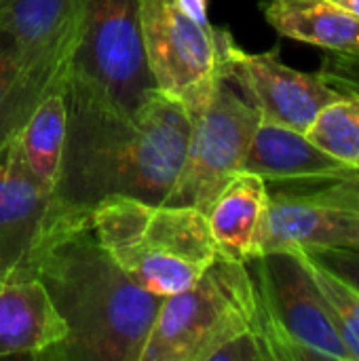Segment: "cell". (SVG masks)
<instances>
[{
    "label": "cell",
    "instance_id": "cell-1",
    "mask_svg": "<svg viewBox=\"0 0 359 361\" xmlns=\"http://www.w3.org/2000/svg\"><path fill=\"white\" fill-rule=\"evenodd\" d=\"M188 137L184 106L161 91L127 116L68 110L57 195L87 212L108 195L163 205L180 178Z\"/></svg>",
    "mask_w": 359,
    "mask_h": 361
},
{
    "label": "cell",
    "instance_id": "cell-2",
    "mask_svg": "<svg viewBox=\"0 0 359 361\" xmlns=\"http://www.w3.org/2000/svg\"><path fill=\"white\" fill-rule=\"evenodd\" d=\"M66 338L38 361H140L163 305L97 243L91 224L57 243L38 269Z\"/></svg>",
    "mask_w": 359,
    "mask_h": 361
},
{
    "label": "cell",
    "instance_id": "cell-3",
    "mask_svg": "<svg viewBox=\"0 0 359 361\" xmlns=\"http://www.w3.org/2000/svg\"><path fill=\"white\" fill-rule=\"evenodd\" d=\"M89 222L114 262L161 298L190 288L220 254L207 216L186 205L108 195L91 207Z\"/></svg>",
    "mask_w": 359,
    "mask_h": 361
},
{
    "label": "cell",
    "instance_id": "cell-4",
    "mask_svg": "<svg viewBox=\"0 0 359 361\" xmlns=\"http://www.w3.org/2000/svg\"><path fill=\"white\" fill-rule=\"evenodd\" d=\"M154 91L140 0H83V36L63 89L68 110L127 116Z\"/></svg>",
    "mask_w": 359,
    "mask_h": 361
},
{
    "label": "cell",
    "instance_id": "cell-5",
    "mask_svg": "<svg viewBox=\"0 0 359 361\" xmlns=\"http://www.w3.org/2000/svg\"><path fill=\"white\" fill-rule=\"evenodd\" d=\"M142 47L154 89L193 116L229 80L233 36L212 23L207 0H140Z\"/></svg>",
    "mask_w": 359,
    "mask_h": 361
},
{
    "label": "cell",
    "instance_id": "cell-6",
    "mask_svg": "<svg viewBox=\"0 0 359 361\" xmlns=\"http://www.w3.org/2000/svg\"><path fill=\"white\" fill-rule=\"evenodd\" d=\"M258 328V294L243 262L222 254L186 290L163 298L140 361H209L235 334Z\"/></svg>",
    "mask_w": 359,
    "mask_h": 361
},
{
    "label": "cell",
    "instance_id": "cell-7",
    "mask_svg": "<svg viewBox=\"0 0 359 361\" xmlns=\"http://www.w3.org/2000/svg\"><path fill=\"white\" fill-rule=\"evenodd\" d=\"M258 294V324L273 361H353L300 252L245 262Z\"/></svg>",
    "mask_w": 359,
    "mask_h": 361
},
{
    "label": "cell",
    "instance_id": "cell-8",
    "mask_svg": "<svg viewBox=\"0 0 359 361\" xmlns=\"http://www.w3.org/2000/svg\"><path fill=\"white\" fill-rule=\"evenodd\" d=\"M89 224L87 209L32 173L17 137L0 152V283L36 279L49 252Z\"/></svg>",
    "mask_w": 359,
    "mask_h": 361
},
{
    "label": "cell",
    "instance_id": "cell-9",
    "mask_svg": "<svg viewBox=\"0 0 359 361\" xmlns=\"http://www.w3.org/2000/svg\"><path fill=\"white\" fill-rule=\"evenodd\" d=\"M190 118V137L176 188L165 205H186L207 212L222 188L243 169L258 110L224 80L209 104Z\"/></svg>",
    "mask_w": 359,
    "mask_h": 361
},
{
    "label": "cell",
    "instance_id": "cell-10",
    "mask_svg": "<svg viewBox=\"0 0 359 361\" xmlns=\"http://www.w3.org/2000/svg\"><path fill=\"white\" fill-rule=\"evenodd\" d=\"M359 250V195L345 180L269 190L256 256L267 252Z\"/></svg>",
    "mask_w": 359,
    "mask_h": 361
},
{
    "label": "cell",
    "instance_id": "cell-11",
    "mask_svg": "<svg viewBox=\"0 0 359 361\" xmlns=\"http://www.w3.org/2000/svg\"><path fill=\"white\" fill-rule=\"evenodd\" d=\"M229 80L258 110L260 121L307 133L320 112L343 95L322 76L290 68L277 49L248 53L235 40L229 47Z\"/></svg>",
    "mask_w": 359,
    "mask_h": 361
},
{
    "label": "cell",
    "instance_id": "cell-12",
    "mask_svg": "<svg viewBox=\"0 0 359 361\" xmlns=\"http://www.w3.org/2000/svg\"><path fill=\"white\" fill-rule=\"evenodd\" d=\"M83 36V0H0V38L23 68L66 89Z\"/></svg>",
    "mask_w": 359,
    "mask_h": 361
},
{
    "label": "cell",
    "instance_id": "cell-13",
    "mask_svg": "<svg viewBox=\"0 0 359 361\" xmlns=\"http://www.w3.org/2000/svg\"><path fill=\"white\" fill-rule=\"evenodd\" d=\"M269 182H332L358 176L359 169L322 150L307 133L273 123H258L243 169Z\"/></svg>",
    "mask_w": 359,
    "mask_h": 361
},
{
    "label": "cell",
    "instance_id": "cell-14",
    "mask_svg": "<svg viewBox=\"0 0 359 361\" xmlns=\"http://www.w3.org/2000/svg\"><path fill=\"white\" fill-rule=\"evenodd\" d=\"M66 334V324L38 279L0 283V357L34 360Z\"/></svg>",
    "mask_w": 359,
    "mask_h": 361
},
{
    "label": "cell",
    "instance_id": "cell-15",
    "mask_svg": "<svg viewBox=\"0 0 359 361\" xmlns=\"http://www.w3.org/2000/svg\"><path fill=\"white\" fill-rule=\"evenodd\" d=\"M267 199V182L248 171L237 173L222 188L205 212L214 241L222 256L243 264L256 258V239Z\"/></svg>",
    "mask_w": 359,
    "mask_h": 361
},
{
    "label": "cell",
    "instance_id": "cell-16",
    "mask_svg": "<svg viewBox=\"0 0 359 361\" xmlns=\"http://www.w3.org/2000/svg\"><path fill=\"white\" fill-rule=\"evenodd\" d=\"M271 27L326 51L359 53V17L336 0H260Z\"/></svg>",
    "mask_w": 359,
    "mask_h": 361
},
{
    "label": "cell",
    "instance_id": "cell-17",
    "mask_svg": "<svg viewBox=\"0 0 359 361\" xmlns=\"http://www.w3.org/2000/svg\"><path fill=\"white\" fill-rule=\"evenodd\" d=\"M68 137V106L63 91L47 95L17 135L21 157L32 173L57 190Z\"/></svg>",
    "mask_w": 359,
    "mask_h": 361
},
{
    "label": "cell",
    "instance_id": "cell-18",
    "mask_svg": "<svg viewBox=\"0 0 359 361\" xmlns=\"http://www.w3.org/2000/svg\"><path fill=\"white\" fill-rule=\"evenodd\" d=\"M61 89L19 61L15 47L0 38V152L21 133L40 102Z\"/></svg>",
    "mask_w": 359,
    "mask_h": 361
},
{
    "label": "cell",
    "instance_id": "cell-19",
    "mask_svg": "<svg viewBox=\"0 0 359 361\" xmlns=\"http://www.w3.org/2000/svg\"><path fill=\"white\" fill-rule=\"evenodd\" d=\"M309 140L334 159L359 169V97L345 95L326 106L311 129Z\"/></svg>",
    "mask_w": 359,
    "mask_h": 361
},
{
    "label": "cell",
    "instance_id": "cell-20",
    "mask_svg": "<svg viewBox=\"0 0 359 361\" xmlns=\"http://www.w3.org/2000/svg\"><path fill=\"white\" fill-rule=\"evenodd\" d=\"M309 267H311V273L330 307V313L334 317L336 330H339L345 347L349 349L353 361H359V292L349 283H345L343 279H339L334 273L322 269L320 264H315L311 260H309Z\"/></svg>",
    "mask_w": 359,
    "mask_h": 361
},
{
    "label": "cell",
    "instance_id": "cell-21",
    "mask_svg": "<svg viewBox=\"0 0 359 361\" xmlns=\"http://www.w3.org/2000/svg\"><path fill=\"white\" fill-rule=\"evenodd\" d=\"M209 361H273L271 349L258 328H248L222 343Z\"/></svg>",
    "mask_w": 359,
    "mask_h": 361
},
{
    "label": "cell",
    "instance_id": "cell-22",
    "mask_svg": "<svg viewBox=\"0 0 359 361\" xmlns=\"http://www.w3.org/2000/svg\"><path fill=\"white\" fill-rule=\"evenodd\" d=\"M305 254L311 262L320 264L322 269L334 273L339 279L349 283L359 292V250H328V247H317V250H305Z\"/></svg>",
    "mask_w": 359,
    "mask_h": 361
},
{
    "label": "cell",
    "instance_id": "cell-23",
    "mask_svg": "<svg viewBox=\"0 0 359 361\" xmlns=\"http://www.w3.org/2000/svg\"><path fill=\"white\" fill-rule=\"evenodd\" d=\"M347 182H349V186L359 195V173L358 176H353V178H347Z\"/></svg>",
    "mask_w": 359,
    "mask_h": 361
},
{
    "label": "cell",
    "instance_id": "cell-24",
    "mask_svg": "<svg viewBox=\"0 0 359 361\" xmlns=\"http://www.w3.org/2000/svg\"><path fill=\"white\" fill-rule=\"evenodd\" d=\"M353 57H355V59H358V63H359V53H353Z\"/></svg>",
    "mask_w": 359,
    "mask_h": 361
}]
</instances>
